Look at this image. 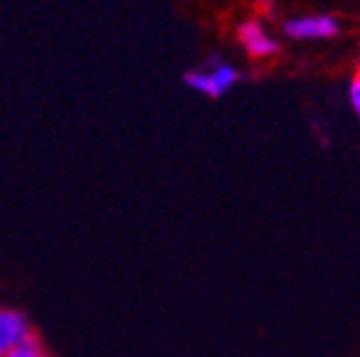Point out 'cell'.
I'll return each mask as SVG.
<instances>
[{
	"mask_svg": "<svg viewBox=\"0 0 360 357\" xmlns=\"http://www.w3.org/2000/svg\"><path fill=\"white\" fill-rule=\"evenodd\" d=\"M348 103L353 108V112L360 117V70L350 78V85H348Z\"/></svg>",
	"mask_w": 360,
	"mask_h": 357,
	"instance_id": "6",
	"label": "cell"
},
{
	"mask_svg": "<svg viewBox=\"0 0 360 357\" xmlns=\"http://www.w3.org/2000/svg\"><path fill=\"white\" fill-rule=\"evenodd\" d=\"M238 45L245 51V56L255 60H268L281 53V43L268 33L260 20H243L238 25Z\"/></svg>",
	"mask_w": 360,
	"mask_h": 357,
	"instance_id": "3",
	"label": "cell"
},
{
	"mask_svg": "<svg viewBox=\"0 0 360 357\" xmlns=\"http://www.w3.org/2000/svg\"><path fill=\"white\" fill-rule=\"evenodd\" d=\"M8 357H51V355L45 352V347H43V342H40L38 335H30L28 340L22 342L18 350H13Z\"/></svg>",
	"mask_w": 360,
	"mask_h": 357,
	"instance_id": "5",
	"label": "cell"
},
{
	"mask_svg": "<svg viewBox=\"0 0 360 357\" xmlns=\"http://www.w3.org/2000/svg\"><path fill=\"white\" fill-rule=\"evenodd\" d=\"M340 33V22L330 13L292 15L283 22V35L290 40H330Z\"/></svg>",
	"mask_w": 360,
	"mask_h": 357,
	"instance_id": "2",
	"label": "cell"
},
{
	"mask_svg": "<svg viewBox=\"0 0 360 357\" xmlns=\"http://www.w3.org/2000/svg\"><path fill=\"white\" fill-rule=\"evenodd\" d=\"M30 335H35V330L25 313L0 307V357H8L13 350H18Z\"/></svg>",
	"mask_w": 360,
	"mask_h": 357,
	"instance_id": "4",
	"label": "cell"
},
{
	"mask_svg": "<svg viewBox=\"0 0 360 357\" xmlns=\"http://www.w3.org/2000/svg\"><path fill=\"white\" fill-rule=\"evenodd\" d=\"M240 70L225 60H210L205 67H198L186 73V85L195 93L208 95V98H223L231 88L240 83Z\"/></svg>",
	"mask_w": 360,
	"mask_h": 357,
	"instance_id": "1",
	"label": "cell"
}]
</instances>
